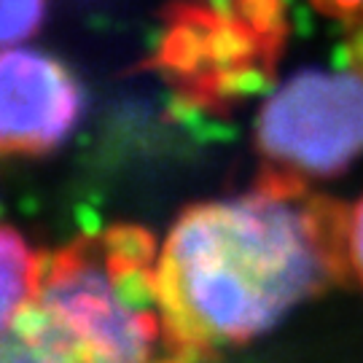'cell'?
Wrapping results in <instances>:
<instances>
[{
    "label": "cell",
    "mask_w": 363,
    "mask_h": 363,
    "mask_svg": "<svg viewBox=\"0 0 363 363\" xmlns=\"http://www.w3.org/2000/svg\"><path fill=\"white\" fill-rule=\"evenodd\" d=\"M49 0H0V49L30 38L46 16Z\"/></svg>",
    "instance_id": "obj_6"
},
{
    "label": "cell",
    "mask_w": 363,
    "mask_h": 363,
    "mask_svg": "<svg viewBox=\"0 0 363 363\" xmlns=\"http://www.w3.org/2000/svg\"><path fill=\"white\" fill-rule=\"evenodd\" d=\"M81 113V84L60 60L0 49V154H46L67 140Z\"/></svg>",
    "instance_id": "obj_4"
},
{
    "label": "cell",
    "mask_w": 363,
    "mask_h": 363,
    "mask_svg": "<svg viewBox=\"0 0 363 363\" xmlns=\"http://www.w3.org/2000/svg\"><path fill=\"white\" fill-rule=\"evenodd\" d=\"M38 269L40 253L27 245L22 234L0 226V334L33 296Z\"/></svg>",
    "instance_id": "obj_5"
},
{
    "label": "cell",
    "mask_w": 363,
    "mask_h": 363,
    "mask_svg": "<svg viewBox=\"0 0 363 363\" xmlns=\"http://www.w3.org/2000/svg\"><path fill=\"white\" fill-rule=\"evenodd\" d=\"M350 274L347 208L267 169L247 194L189 208L156 253L169 355L196 363L267 334Z\"/></svg>",
    "instance_id": "obj_1"
},
{
    "label": "cell",
    "mask_w": 363,
    "mask_h": 363,
    "mask_svg": "<svg viewBox=\"0 0 363 363\" xmlns=\"http://www.w3.org/2000/svg\"><path fill=\"white\" fill-rule=\"evenodd\" d=\"M269 169L334 175L363 154V52L331 73H301L261 108L256 130Z\"/></svg>",
    "instance_id": "obj_3"
},
{
    "label": "cell",
    "mask_w": 363,
    "mask_h": 363,
    "mask_svg": "<svg viewBox=\"0 0 363 363\" xmlns=\"http://www.w3.org/2000/svg\"><path fill=\"white\" fill-rule=\"evenodd\" d=\"M323 13L342 19H363V0H312Z\"/></svg>",
    "instance_id": "obj_8"
},
{
    "label": "cell",
    "mask_w": 363,
    "mask_h": 363,
    "mask_svg": "<svg viewBox=\"0 0 363 363\" xmlns=\"http://www.w3.org/2000/svg\"><path fill=\"white\" fill-rule=\"evenodd\" d=\"M347 253H350V274L363 288V196L347 210Z\"/></svg>",
    "instance_id": "obj_7"
},
{
    "label": "cell",
    "mask_w": 363,
    "mask_h": 363,
    "mask_svg": "<svg viewBox=\"0 0 363 363\" xmlns=\"http://www.w3.org/2000/svg\"><path fill=\"white\" fill-rule=\"evenodd\" d=\"M159 339L154 240L113 226L40 253L35 291L0 334V363H154Z\"/></svg>",
    "instance_id": "obj_2"
}]
</instances>
